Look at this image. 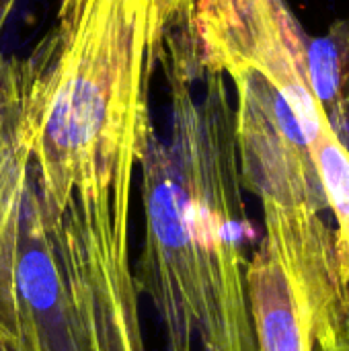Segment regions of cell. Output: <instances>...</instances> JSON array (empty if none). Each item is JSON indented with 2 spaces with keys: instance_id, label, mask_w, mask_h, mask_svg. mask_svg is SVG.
Wrapping results in <instances>:
<instances>
[{
  "instance_id": "cell-9",
  "label": "cell",
  "mask_w": 349,
  "mask_h": 351,
  "mask_svg": "<svg viewBox=\"0 0 349 351\" xmlns=\"http://www.w3.org/2000/svg\"><path fill=\"white\" fill-rule=\"evenodd\" d=\"M0 351H10L8 348H6V343L2 341V337H0Z\"/></svg>"
},
{
  "instance_id": "cell-5",
  "label": "cell",
  "mask_w": 349,
  "mask_h": 351,
  "mask_svg": "<svg viewBox=\"0 0 349 351\" xmlns=\"http://www.w3.org/2000/svg\"><path fill=\"white\" fill-rule=\"evenodd\" d=\"M0 337L10 351H82L37 177L0 234Z\"/></svg>"
},
{
  "instance_id": "cell-6",
  "label": "cell",
  "mask_w": 349,
  "mask_h": 351,
  "mask_svg": "<svg viewBox=\"0 0 349 351\" xmlns=\"http://www.w3.org/2000/svg\"><path fill=\"white\" fill-rule=\"evenodd\" d=\"M247 284L259 351H315L311 298L263 239L249 257Z\"/></svg>"
},
{
  "instance_id": "cell-7",
  "label": "cell",
  "mask_w": 349,
  "mask_h": 351,
  "mask_svg": "<svg viewBox=\"0 0 349 351\" xmlns=\"http://www.w3.org/2000/svg\"><path fill=\"white\" fill-rule=\"evenodd\" d=\"M191 6V0H154V12H156V31L160 35V41L165 33L183 21Z\"/></svg>"
},
{
  "instance_id": "cell-1",
  "label": "cell",
  "mask_w": 349,
  "mask_h": 351,
  "mask_svg": "<svg viewBox=\"0 0 349 351\" xmlns=\"http://www.w3.org/2000/svg\"><path fill=\"white\" fill-rule=\"evenodd\" d=\"M160 51L171 84V140L154 132L140 160L144 237L134 267L152 302L165 351H259L234 111L226 76L195 70L175 33Z\"/></svg>"
},
{
  "instance_id": "cell-11",
  "label": "cell",
  "mask_w": 349,
  "mask_h": 351,
  "mask_svg": "<svg viewBox=\"0 0 349 351\" xmlns=\"http://www.w3.org/2000/svg\"><path fill=\"white\" fill-rule=\"evenodd\" d=\"M346 49H348V60H349V47H346ZM348 66H349V62H348Z\"/></svg>"
},
{
  "instance_id": "cell-10",
  "label": "cell",
  "mask_w": 349,
  "mask_h": 351,
  "mask_svg": "<svg viewBox=\"0 0 349 351\" xmlns=\"http://www.w3.org/2000/svg\"><path fill=\"white\" fill-rule=\"evenodd\" d=\"M344 39H346V45H348V47H349V29H348V31H346V33H344Z\"/></svg>"
},
{
  "instance_id": "cell-2",
  "label": "cell",
  "mask_w": 349,
  "mask_h": 351,
  "mask_svg": "<svg viewBox=\"0 0 349 351\" xmlns=\"http://www.w3.org/2000/svg\"><path fill=\"white\" fill-rule=\"evenodd\" d=\"M154 0H60L25 58V134L49 218L66 206L132 197L154 132L150 80L160 56Z\"/></svg>"
},
{
  "instance_id": "cell-3",
  "label": "cell",
  "mask_w": 349,
  "mask_h": 351,
  "mask_svg": "<svg viewBox=\"0 0 349 351\" xmlns=\"http://www.w3.org/2000/svg\"><path fill=\"white\" fill-rule=\"evenodd\" d=\"M179 31L191 45L200 70H218L232 80L241 183L261 204L263 241L300 280L315 323L323 327L341 321L349 315V292L337 276L333 230L323 220L325 195L290 107L247 60Z\"/></svg>"
},
{
  "instance_id": "cell-4",
  "label": "cell",
  "mask_w": 349,
  "mask_h": 351,
  "mask_svg": "<svg viewBox=\"0 0 349 351\" xmlns=\"http://www.w3.org/2000/svg\"><path fill=\"white\" fill-rule=\"evenodd\" d=\"M82 351H148L132 263V202L68 206L51 218Z\"/></svg>"
},
{
  "instance_id": "cell-8",
  "label": "cell",
  "mask_w": 349,
  "mask_h": 351,
  "mask_svg": "<svg viewBox=\"0 0 349 351\" xmlns=\"http://www.w3.org/2000/svg\"><path fill=\"white\" fill-rule=\"evenodd\" d=\"M315 350L319 351H349V315L327 327L325 331H321L317 335V341H315Z\"/></svg>"
}]
</instances>
